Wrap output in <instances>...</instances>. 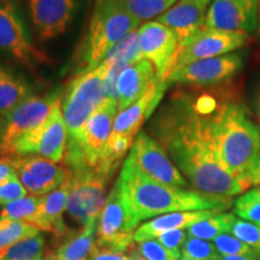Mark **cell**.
<instances>
[{
    "mask_svg": "<svg viewBox=\"0 0 260 260\" xmlns=\"http://www.w3.org/2000/svg\"><path fill=\"white\" fill-rule=\"evenodd\" d=\"M126 214L128 230L140 222L161 214L182 211H224L233 205L232 198L162 184L145 175L129 157L116 181Z\"/></svg>",
    "mask_w": 260,
    "mask_h": 260,
    "instance_id": "cell-2",
    "label": "cell"
},
{
    "mask_svg": "<svg viewBox=\"0 0 260 260\" xmlns=\"http://www.w3.org/2000/svg\"><path fill=\"white\" fill-rule=\"evenodd\" d=\"M71 171V190L67 212L80 226L98 223L107 200V186L113 175L81 167Z\"/></svg>",
    "mask_w": 260,
    "mask_h": 260,
    "instance_id": "cell-6",
    "label": "cell"
},
{
    "mask_svg": "<svg viewBox=\"0 0 260 260\" xmlns=\"http://www.w3.org/2000/svg\"><path fill=\"white\" fill-rule=\"evenodd\" d=\"M117 113V100L106 98L105 102L89 117L86 125L83 126L82 135L76 147L67 151L64 159L65 167L69 170L81 167L100 168L104 149L112 134Z\"/></svg>",
    "mask_w": 260,
    "mask_h": 260,
    "instance_id": "cell-7",
    "label": "cell"
},
{
    "mask_svg": "<svg viewBox=\"0 0 260 260\" xmlns=\"http://www.w3.org/2000/svg\"><path fill=\"white\" fill-rule=\"evenodd\" d=\"M217 252L220 255H254L258 254L252 247L240 241L230 234H222L213 240ZM259 255V254H258Z\"/></svg>",
    "mask_w": 260,
    "mask_h": 260,
    "instance_id": "cell-33",
    "label": "cell"
},
{
    "mask_svg": "<svg viewBox=\"0 0 260 260\" xmlns=\"http://www.w3.org/2000/svg\"><path fill=\"white\" fill-rule=\"evenodd\" d=\"M217 210H206V211H182V212H172L161 214V216L153 218L149 222H146L139 226L134 233V241L141 242L144 240L155 239L161 233L169 232V230L176 229H188L193 224L200 222V220L207 219L214 214L219 213Z\"/></svg>",
    "mask_w": 260,
    "mask_h": 260,
    "instance_id": "cell-21",
    "label": "cell"
},
{
    "mask_svg": "<svg viewBox=\"0 0 260 260\" xmlns=\"http://www.w3.org/2000/svg\"><path fill=\"white\" fill-rule=\"evenodd\" d=\"M155 240L159 243H161L165 248H168L169 251L181 255V249L187 240V233L182 229L169 230V232L161 233L160 235H158Z\"/></svg>",
    "mask_w": 260,
    "mask_h": 260,
    "instance_id": "cell-35",
    "label": "cell"
},
{
    "mask_svg": "<svg viewBox=\"0 0 260 260\" xmlns=\"http://www.w3.org/2000/svg\"><path fill=\"white\" fill-rule=\"evenodd\" d=\"M4 128H5V122H4V119L0 117V141H2L3 134H4Z\"/></svg>",
    "mask_w": 260,
    "mask_h": 260,
    "instance_id": "cell-42",
    "label": "cell"
},
{
    "mask_svg": "<svg viewBox=\"0 0 260 260\" xmlns=\"http://www.w3.org/2000/svg\"><path fill=\"white\" fill-rule=\"evenodd\" d=\"M70 190L71 177L57 189L41 197L42 211H44L45 217L51 224L52 234L56 239H61V237L67 239L73 233V230L67 225L63 218L64 211H67Z\"/></svg>",
    "mask_w": 260,
    "mask_h": 260,
    "instance_id": "cell-24",
    "label": "cell"
},
{
    "mask_svg": "<svg viewBox=\"0 0 260 260\" xmlns=\"http://www.w3.org/2000/svg\"><path fill=\"white\" fill-rule=\"evenodd\" d=\"M39 260H46L45 258H42V259H39Z\"/></svg>",
    "mask_w": 260,
    "mask_h": 260,
    "instance_id": "cell-46",
    "label": "cell"
},
{
    "mask_svg": "<svg viewBox=\"0 0 260 260\" xmlns=\"http://www.w3.org/2000/svg\"><path fill=\"white\" fill-rule=\"evenodd\" d=\"M155 79L157 73L153 64L146 59L132 64L123 70L116 84L118 112L124 111L144 95Z\"/></svg>",
    "mask_w": 260,
    "mask_h": 260,
    "instance_id": "cell-20",
    "label": "cell"
},
{
    "mask_svg": "<svg viewBox=\"0 0 260 260\" xmlns=\"http://www.w3.org/2000/svg\"><path fill=\"white\" fill-rule=\"evenodd\" d=\"M107 70V64L102 63L94 70L76 74L61 92V111L68 130L67 151L76 147L89 117L106 100Z\"/></svg>",
    "mask_w": 260,
    "mask_h": 260,
    "instance_id": "cell-5",
    "label": "cell"
},
{
    "mask_svg": "<svg viewBox=\"0 0 260 260\" xmlns=\"http://www.w3.org/2000/svg\"><path fill=\"white\" fill-rule=\"evenodd\" d=\"M245 56L240 52L188 64L169 76V83L187 87H212L234 80L242 70Z\"/></svg>",
    "mask_w": 260,
    "mask_h": 260,
    "instance_id": "cell-12",
    "label": "cell"
},
{
    "mask_svg": "<svg viewBox=\"0 0 260 260\" xmlns=\"http://www.w3.org/2000/svg\"><path fill=\"white\" fill-rule=\"evenodd\" d=\"M134 249L138 254L145 260H178L181 255L175 254L165 248L157 240L148 239L141 242L134 243Z\"/></svg>",
    "mask_w": 260,
    "mask_h": 260,
    "instance_id": "cell-32",
    "label": "cell"
},
{
    "mask_svg": "<svg viewBox=\"0 0 260 260\" xmlns=\"http://www.w3.org/2000/svg\"><path fill=\"white\" fill-rule=\"evenodd\" d=\"M256 31L260 35V6H259V17H258V28H256Z\"/></svg>",
    "mask_w": 260,
    "mask_h": 260,
    "instance_id": "cell-44",
    "label": "cell"
},
{
    "mask_svg": "<svg viewBox=\"0 0 260 260\" xmlns=\"http://www.w3.org/2000/svg\"><path fill=\"white\" fill-rule=\"evenodd\" d=\"M88 260H130L128 253H116L106 249L98 248L94 245L93 251L90 253Z\"/></svg>",
    "mask_w": 260,
    "mask_h": 260,
    "instance_id": "cell-36",
    "label": "cell"
},
{
    "mask_svg": "<svg viewBox=\"0 0 260 260\" xmlns=\"http://www.w3.org/2000/svg\"><path fill=\"white\" fill-rule=\"evenodd\" d=\"M68 146V130L65 125L60 99L52 106L50 115L34 134L28 136L14 146L9 157L41 155L54 162L65 159Z\"/></svg>",
    "mask_w": 260,
    "mask_h": 260,
    "instance_id": "cell-10",
    "label": "cell"
},
{
    "mask_svg": "<svg viewBox=\"0 0 260 260\" xmlns=\"http://www.w3.org/2000/svg\"><path fill=\"white\" fill-rule=\"evenodd\" d=\"M133 246H134V245H133ZM133 246H132V248H130L128 251V255H129L130 260H145L144 258H141V256H140L138 253L135 252L134 247H133Z\"/></svg>",
    "mask_w": 260,
    "mask_h": 260,
    "instance_id": "cell-41",
    "label": "cell"
},
{
    "mask_svg": "<svg viewBox=\"0 0 260 260\" xmlns=\"http://www.w3.org/2000/svg\"><path fill=\"white\" fill-rule=\"evenodd\" d=\"M181 260H193V259H186V258H181Z\"/></svg>",
    "mask_w": 260,
    "mask_h": 260,
    "instance_id": "cell-45",
    "label": "cell"
},
{
    "mask_svg": "<svg viewBox=\"0 0 260 260\" xmlns=\"http://www.w3.org/2000/svg\"><path fill=\"white\" fill-rule=\"evenodd\" d=\"M130 11L140 22L148 21L167 12L177 0H126Z\"/></svg>",
    "mask_w": 260,
    "mask_h": 260,
    "instance_id": "cell-28",
    "label": "cell"
},
{
    "mask_svg": "<svg viewBox=\"0 0 260 260\" xmlns=\"http://www.w3.org/2000/svg\"><path fill=\"white\" fill-rule=\"evenodd\" d=\"M27 195L28 191L22 184V182L19 181L15 170L0 183V206L4 207L5 205L27 197Z\"/></svg>",
    "mask_w": 260,
    "mask_h": 260,
    "instance_id": "cell-34",
    "label": "cell"
},
{
    "mask_svg": "<svg viewBox=\"0 0 260 260\" xmlns=\"http://www.w3.org/2000/svg\"><path fill=\"white\" fill-rule=\"evenodd\" d=\"M248 40V32L204 28L186 46L176 51L169 68L168 79L175 70L188 64L235 52L245 46Z\"/></svg>",
    "mask_w": 260,
    "mask_h": 260,
    "instance_id": "cell-11",
    "label": "cell"
},
{
    "mask_svg": "<svg viewBox=\"0 0 260 260\" xmlns=\"http://www.w3.org/2000/svg\"><path fill=\"white\" fill-rule=\"evenodd\" d=\"M251 104H252V112L254 115V119L256 125L260 130V77L253 84L252 94H251Z\"/></svg>",
    "mask_w": 260,
    "mask_h": 260,
    "instance_id": "cell-37",
    "label": "cell"
},
{
    "mask_svg": "<svg viewBox=\"0 0 260 260\" xmlns=\"http://www.w3.org/2000/svg\"><path fill=\"white\" fill-rule=\"evenodd\" d=\"M184 2H193V3H200V4L209 5L210 3H212V0H184Z\"/></svg>",
    "mask_w": 260,
    "mask_h": 260,
    "instance_id": "cell-43",
    "label": "cell"
},
{
    "mask_svg": "<svg viewBox=\"0 0 260 260\" xmlns=\"http://www.w3.org/2000/svg\"><path fill=\"white\" fill-rule=\"evenodd\" d=\"M98 223L83 226L79 233L73 232L57 251L60 260H88L95 245Z\"/></svg>",
    "mask_w": 260,
    "mask_h": 260,
    "instance_id": "cell-25",
    "label": "cell"
},
{
    "mask_svg": "<svg viewBox=\"0 0 260 260\" xmlns=\"http://www.w3.org/2000/svg\"><path fill=\"white\" fill-rule=\"evenodd\" d=\"M40 230L31 224L11 219H0V254L16 242L39 235Z\"/></svg>",
    "mask_w": 260,
    "mask_h": 260,
    "instance_id": "cell-27",
    "label": "cell"
},
{
    "mask_svg": "<svg viewBox=\"0 0 260 260\" xmlns=\"http://www.w3.org/2000/svg\"><path fill=\"white\" fill-rule=\"evenodd\" d=\"M260 0H212L205 28L253 32L258 28Z\"/></svg>",
    "mask_w": 260,
    "mask_h": 260,
    "instance_id": "cell-15",
    "label": "cell"
},
{
    "mask_svg": "<svg viewBox=\"0 0 260 260\" xmlns=\"http://www.w3.org/2000/svg\"><path fill=\"white\" fill-rule=\"evenodd\" d=\"M31 92L30 84L21 75L0 63V117L3 119L28 98L34 95Z\"/></svg>",
    "mask_w": 260,
    "mask_h": 260,
    "instance_id": "cell-22",
    "label": "cell"
},
{
    "mask_svg": "<svg viewBox=\"0 0 260 260\" xmlns=\"http://www.w3.org/2000/svg\"><path fill=\"white\" fill-rule=\"evenodd\" d=\"M218 255L214 243H211L198 237H189L186 240L181 249V258L193 260H213Z\"/></svg>",
    "mask_w": 260,
    "mask_h": 260,
    "instance_id": "cell-30",
    "label": "cell"
},
{
    "mask_svg": "<svg viewBox=\"0 0 260 260\" xmlns=\"http://www.w3.org/2000/svg\"><path fill=\"white\" fill-rule=\"evenodd\" d=\"M234 213L240 218L260 225V188L246 191L234 203Z\"/></svg>",
    "mask_w": 260,
    "mask_h": 260,
    "instance_id": "cell-29",
    "label": "cell"
},
{
    "mask_svg": "<svg viewBox=\"0 0 260 260\" xmlns=\"http://www.w3.org/2000/svg\"><path fill=\"white\" fill-rule=\"evenodd\" d=\"M207 5L178 0L167 12L155 19L167 25L176 35L178 48L184 47L205 28Z\"/></svg>",
    "mask_w": 260,
    "mask_h": 260,
    "instance_id": "cell-18",
    "label": "cell"
},
{
    "mask_svg": "<svg viewBox=\"0 0 260 260\" xmlns=\"http://www.w3.org/2000/svg\"><path fill=\"white\" fill-rule=\"evenodd\" d=\"M60 96V89H54L45 95H31L16 107L4 119L5 128L0 141V154L9 155L17 142L34 134L46 121L52 106Z\"/></svg>",
    "mask_w": 260,
    "mask_h": 260,
    "instance_id": "cell-9",
    "label": "cell"
},
{
    "mask_svg": "<svg viewBox=\"0 0 260 260\" xmlns=\"http://www.w3.org/2000/svg\"><path fill=\"white\" fill-rule=\"evenodd\" d=\"M242 102L228 105L213 118L219 159L225 170L240 180L251 181L260 159V130Z\"/></svg>",
    "mask_w": 260,
    "mask_h": 260,
    "instance_id": "cell-3",
    "label": "cell"
},
{
    "mask_svg": "<svg viewBox=\"0 0 260 260\" xmlns=\"http://www.w3.org/2000/svg\"><path fill=\"white\" fill-rule=\"evenodd\" d=\"M140 23L126 0H95L88 28L75 54V73L99 67L118 42L139 29Z\"/></svg>",
    "mask_w": 260,
    "mask_h": 260,
    "instance_id": "cell-4",
    "label": "cell"
},
{
    "mask_svg": "<svg viewBox=\"0 0 260 260\" xmlns=\"http://www.w3.org/2000/svg\"><path fill=\"white\" fill-rule=\"evenodd\" d=\"M213 260H260L258 254L254 255H220L218 254Z\"/></svg>",
    "mask_w": 260,
    "mask_h": 260,
    "instance_id": "cell-39",
    "label": "cell"
},
{
    "mask_svg": "<svg viewBox=\"0 0 260 260\" xmlns=\"http://www.w3.org/2000/svg\"><path fill=\"white\" fill-rule=\"evenodd\" d=\"M169 84L170 83L160 81L157 77L139 100H136L124 111L117 113L112 133L136 138V135L140 133L141 125L147 121L152 113L154 112V110L157 109Z\"/></svg>",
    "mask_w": 260,
    "mask_h": 260,
    "instance_id": "cell-19",
    "label": "cell"
},
{
    "mask_svg": "<svg viewBox=\"0 0 260 260\" xmlns=\"http://www.w3.org/2000/svg\"><path fill=\"white\" fill-rule=\"evenodd\" d=\"M32 25L41 40H52L68 30L77 10V0H28Z\"/></svg>",
    "mask_w": 260,
    "mask_h": 260,
    "instance_id": "cell-17",
    "label": "cell"
},
{
    "mask_svg": "<svg viewBox=\"0 0 260 260\" xmlns=\"http://www.w3.org/2000/svg\"><path fill=\"white\" fill-rule=\"evenodd\" d=\"M251 181H252V186H258L260 188V159L258 164H256L255 169L252 172Z\"/></svg>",
    "mask_w": 260,
    "mask_h": 260,
    "instance_id": "cell-40",
    "label": "cell"
},
{
    "mask_svg": "<svg viewBox=\"0 0 260 260\" xmlns=\"http://www.w3.org/2000/svg\"><path fill=\"white\" fill-rule=\"evenodd\" d=\"M148 130L195 190L232 198L252 186L249 181L234 177L223 167L213 118L195 111L184 89L175 92L155 111Z\"/></svg>",
    "mask_w": 260,
    "mask_h": 260,
    "instance_id": "cell-1",
    "label": "cell"
},
{
    "mask_svg": "<svg viewBox=\"0 0 260 260\" xmlns=\"http://www.w3.org/2000/svg\"><path fill=\"white\" fill-rule=\"evenodd\" d=\"M12 171H14V167H12L11 157L0 154V183H2Z\"/></svg>",
    "mask_w": 260,
    "mask_h": 260,
    "instance_id": "cell-38",
    "label": "cell"
},
{
    "mask_svg": "<svg viewBox=\"0 0 260 260\" xmlns=\"http://www.w3.org/2000/svg\"><path fill=\"white\" fill-rule=\"evenodd\" d=\"M0 219H11L24 222L37 226L42 232H51L52 226L42 211L41 197L27 195L21 199L12 201L3 207Z\"/></svg>",
    "mask_w": 260,
    "mask_h": 260,
    "instance_id": "cell-23",
    "label": "cell"
},
{
    "mask_svg": "<svg viewBox=\"0 0 260 260\" xmlns=\"http://www.w3.org/2000/svg\"><path fill=\"white\" fill-rule=\"evenodd\" d=\"M235 216L233 213H217L188 228L187 234L201 240H214L222 234H229Z\"/></svg>",
    "mask_w": 260,
    "mask_h": 260,
    "instance_id": "cell-26",
    "label": "cell"
},
{
    "mask_svg": "<svg viewBox=\"0 0 260 260\" xmlns=\"http://www.w3.org/2000/svg\"><path fill=\"white\" fill-rule=\"evenodd\" d=\"M259 226H260V225H259Z\"/></svg>",
    "mask_w": 260,
    "mask_h": 260,
    "instance_id": "cell-47",
    "label": "cell"
},
{
    "mask_svg": "<svg viewBox=\"0 0 260 260\" xmlns=\"http://www.w3.org/2000/svg\"><path fill=\"white\" fill-rule=\"evenodd\" d=\"M14 170L30 195L44 197L71 177V171L41 155L11 157Z\"/></svg>",
    "mask_w": 260,
    "mask_h": 260,
    "instance_id": "cell-14",
    "label": "cell"
},
{
    "mask_svg": "<svg viewBox=\"0 0 260 260\" xmlns=\"http://www.w3.org/2000/svg\"><path fill=\"white\" fill-rule=\"evenodd\" d=\"M0 52L29 70L48 61L47 54L32 45L15 0H0Z\"/></svg>",
    "mask_w": 260,
    "mask_h": 260,
    "instance_id": "cell-8",
    "label": "cell"
},
{
    "mask_svg": "<svg viewBox=\"0 0 260 260\" xmlns=\"http://www.w3.org/2000/svg\"><path fill=\"white\" fill-rule=\"evenodd\" d=\"M138 31L142 57L153 64L158 79L168 82L169 68L178 48L176 35L158 21L146 22Z\"/></svg>",
    "mask_w": 260,
    "mask_h": 260,
    "instance_id": "cell-16",
    "label": "cell"
},
{
    "mask_svg": "<svg viewBox=\"0 0 260 260\" xmlns=\"http://www.w3.org/2000/svg\"><path fill=\"white\" fill-rule=\"evenodd\" d=\"M230 234L252 247L260 256V226L258 224L245 222L235 217L230 228Z\"/></svg>",
    "mask_w": 260,
    "mask_h": 260,
    "instance_id": "cell-31",
    "label": "cell"
},
{
    "mask_svg": "<svg viewBox=\"0 0 260 260\" xmlns=\"http://www.w3.org/2000/svg\"><path fill=\"white\" fill-rule=\"evenodd\" d=\"M129 157L152 180L172 187H189L186 177L171 161L165 149L148 133L140 132L136 135Z\"/></svg>",
    "mask_w": 260,
    "mask_h": 260,
    "instance_id": "cell-13",
    "label": "cell"
}]
</instances>
